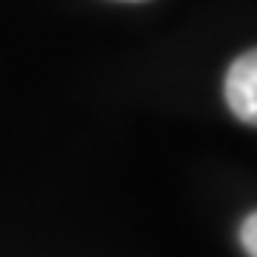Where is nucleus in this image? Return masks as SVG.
<instances>
[{
	"instance_id": "obj_1",
	"label": "nucleus",
	"mask_w": 257,
	"mask_h": 257,
	"mask_svg": "<svg viewBox=\"0 0 257 257\" xmlns=\"http://www.w3.org/2000/svg\"><path fill=\"white\" fill-rule=\"evenodd\" d=\"M226 103L237 114V120L257 126V49L243 55L226 72Z\"/></svg>"
},
{
	"instance_id": "obj_2",
	"label": "nucleus",
	"mask_w": 257,
	"mask_h": 257,
	"mask_svg": "<svg viewBox=\"0 0 257 257\" xmlns=\"http://www.w3.org/2000/svg\"><path fill=\"white\" fill-rule=\"evenodd\" d=\"M240 243H243L248 257H257V211L248 214L243 226H240Z\"/></svg>"
}]
</instances>
